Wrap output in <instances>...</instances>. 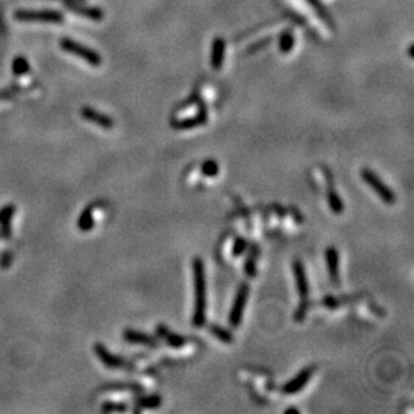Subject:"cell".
Instances as JSON below:
<instances>
[{
    "instance_id": "obj_1",
    "label": "cell",
    "mask_w": 414,
    "mask_h": 414,
    "mask_svg": "<svg viewBox=\"0 0 414 414\" xmlns=\"http://www.w3.org/2000/svg\"><path fill=\"white\" fill-rule=\"evenodd\" d=\"M193 280H195V312L193 324L201 327L205 323L207 310V283H205V268L203 260L197 258L193 260Z\"/></svg>"
},
{
    "instance_id": "obj_2",
    "label": "cell",
    "mask_w": 414,
    "mask_h": 414,
    "mask_svg": "<svg viewBox=\"0 0 414 414\" xmlns=\"http://www.w3.org/2000/svg\"><path fill=\"white\" fill-rule=\"evenodd\" d=\"M292 271H294L295 280H296V288H298L299 295H300V304H299L298 310L295 311L294 319L295 322H302L304 316H306L307 310H308V292H310L308 279H307L303 264L299 260H295L292 263Z\"/></svg>"
},
{
    "instance_id": "obj_3",
    "label": "cell",
    "mask_w": 414,
    "mask_h": 414,
    "mask_svg": "<svg viewBox=\"0 0 414 414\" xmlns=\"http://www.w3.org/2000/svg\"><path fill=\"white\" fill-rule=\"evenodd\" d=\"M361 176H362L363 181L377 193V196L382 200L383 203L387 204V205H393V204L395 203V199H397V197H395L394 192L391 191L390 188L387 187L386 184L383 183L382 180L379 179L378 176L375 175L371 169H369V168L362 169Z\"/></svg>"
},
{
    "instance_id": "obj_4",
    "label": "cell",
    "mask_w": 414,
    "mask_h": 414,
    "mask_svg": "<svg viewBox=\"0 0 414 414\" xmlns=\"http://www.w3.org/2000/svg\"><path fill=\"white\" fill-rule=\"evenodd\" d=\"M248 295H250L248 284H241L237 294H236L235 302H233V306H232L231 312H229V318H228V322L232 327H237L241 322L244 310H245V304H247L248 300Z\"/></svg>"
},
{
    "instance_id": "obj_5",
    "label": "cell",
    "mask_w": 414,
    "mask_h": 414,
    "mask_svg": "<svg viewBox=\"0 0 414 414\" xmlns=\"http://www.w3.org/2000/svg\"><path fill=\"white\" fill-rule=\"evenodd\" d=\"M312 374H314V367H306V369H303L299 374L295 375L294 378L290 379V381L282 387L283 394L294 395L296 394V393H299L303 387L306 386L307 383L310 382Z\"/></svg>"
},
{
    "instance_id": "obj_6",
    "label": "cell",
    "mask_w": 414,
    "mask_h": 414,
    "mask_svg": "<svg viewBox=\"0 0 414 414\" xmlns=\"http://www.w3.org/2000/svg\"><path fill=\"white\" fill-rule=\"evenodd\" d=\"M97 357L101 359V362L104 363L105 366L110 367V369H122V367H128L129 363L125 361L124 358H121L118 355L112 354L110 351L101 343H97L94 346Z\"/></svg>"
},
{
    "instance_id": "obj_7",
    "label": "cell",
    "mask_w": 414,
    "mask_h": 414,
    "mask_svg": "<svg viewBox=\"0 0 414 414\" xmlns=\"http://www.w3.org/2000/svg\"><path fill=\"white\" fill-rule=\"evenodd\" d=\"M324 258H326L327 264V271L330 274L331 282L334 283L335 286L339 284V255L338 251L334 247H328L324 252Z\"/></svg>"
},
{
    "instance_id": "obj_8",
    "label": "cell",
    "mask_w": 414,
    "mask_h": 414,
    "mask_svg": "<svg viewBox=\"0 0 414 414\" xmlns=\"http://www.w3.org/2000/svg\"><path fill=\"white\" fill-rule=\"evenodd\" d=\"M62 46L64 47V50H67V51L72 52V54H76V55L85 58V59L88 60L89 63H92V64L101 63L100 56L97 55L96 52L92 51V50H88V48L80 47L79 44L74 43V42H71V40H63V42H62Z\"/></svg>"
},
{
    "instance_id": "obj_9",
    "label": "cell",
    "mask_w": 414,
    "mask_h": 414,
    "mask_svg": "<svg viewBox=\"0 0 414 414\" xmlns=\"http://www.w3.org/2000/svg\"><path fill=\"white\" fill-rule=\"evenodd\" d=\"M124 338L125 341H128L130 343H137V345H145V346H150V347H155L158 346V342L155 341L153 337L150 335L145 334V333H141V331L137 330H125L124 331Z\"/></svg>"
},
{
    "instance_id": "obj_10",
    "label": "cell",
    "mask_w": 414,
    "mask_h": 414,
    "mask_svg": "<svg viewBox=\"0 0 414 414\" xmlns=\"http://www.w3.org/2000/svg\"><path fill=\"white\" fill-rule=\"evenodd\" d=\"M155 333L158 335L159 338L163 339L168 345H171L172 347H181L187 343V338H184L181 335L176 334L173 331H171L168 327L162 326V324H158L155 327Z\"/></svg>"
},
{
    "instance_id": "obj_11",
    "label": "cell",
    "mask_w": 414,
    "mask_h": 414,
    "mask_svg": "<svg viewBox=\"0 0 414 414\" xmlns=\"http://www.w3.org/2000/svg\"><path fill=\"white\" fill-rule=\"evenodd\" d=\"M15 213V207L10 204L0 209V235L8 239L11 237V219Z\"/></svg>"
},
{
    "instance_id": "obj_12",
    "label": "cell",
    "mask_w": 414,
    "mask_h": 414,
    "mask_svg": "<svg viewBox=\"0 0 414 414\" xmlns=\"http://www.w3.org/2000/svg\"><path fill=\"white\" fill-rule=\"evenodd\" d=\"M82 116H84L88 121L96 122L98 126H101V128L104 129H112L113 126H114L112 118H109L108 116H104V114H101V113L96 112V110H93V109L85 108L84 110H82Z\"/></svg>"
},
{
    "instance_id": "obj_13",
    "label": "cell",
    "mask_w": 414,
    "mask_h": 414,
    "mask_svg": "<svg viewBox=\"0 0 414 414\" xmlns=\"http://www.w3.org/2000/svg\"><path fill=\"white\" fill-rule=\"evenodd\" d=\"M93 213H94V205H89V207L80 213L79 219H78V228H79L80 231L89 232L93 227H94Z\"/></svg>"
},
{
    "instance_id": "obj_14",
    "label": "cell",
    "mask_w": 414,
    "mask_h": 414,
    "mask_svg": "<svg viewBox=\"0 0 414 414\" xmlns=\"http://www.w3.org/2000/svg\"><path fill=\"white\" fill-rule=\"evenodd\" d=\"M224 58V40L217 38L213 43V52H212V66L215 68H220L223 66Z\"/></svg>"
},
{
    "instance_id": "obj_15",
    "label": "cell",
    "mask_w": 414,
    "mask_h": 414,
    "mask_svg": "<svg viewBox=\"0 0 414 414\" xmlns=\"http://www.w3.org/2000/svg\"><path fill=\"white\" fill-rule=\"evenodd\" d=\"M327 200H328V205H330L333 213H335V215H342L343 209H345V205H343L341 196H339L334 189H331V191L328 192Z\"/></svg>"
},
{
    "instance_id": "obj_16",
    "label": "cell",
    "mask_w": 414,
    "mask_h": 414,
    "mask_svg": "<svg viewBox=\"0 0 414 414\" xmlns=\"http://www.w3.org/2000/svg\"><path fill=\"white\" fill-rule=\"evenodd\" d=\"M209 331H211L212 334L215 335L219 341H221V342L228 343V345L233 342V335H232L228 330L223 328V327L217 326V324H212V326H209Z\"/></svg>"
},
{
    "instance_id": "obj_17",
    "label": "cell",
    "mask_w": 414,
    "mask_h": 414,
    "mask_svg": "<svg viewBox=\"0 0 414 414\" xmlns=\"http://www.w3.org/2000/svg\"><path fill=\"white\" fill-rule=\"evenodd\" d=\"M161 402H162V398L157 394L146 395V397H142L141 399H138L139 406L146 407V409H155V407H159L161 406Z\"/></svg>"
},
{
    "instance_id": "obj_18",
    "label": "cell",
    "mask_w": 414,
    "mask_h": 414,
    "mask_svg": "<svg viewBox=\"0 0 414 414\" xmlns=\"http://www.w3.org/2000/svg\"><path fill=\"white\" fill-rule=\"evenodd\" d=\"M219 163L216 162L215 159H207V161L201 165V172H203V175L207 176V177H211V179L219 175Z\"/></svg>"
},
{
    "instance_id": "obj_19",
    "label": "cell",
    "mask_w": 414,
    "mask_h": 414,
    "mask_svg": "<svg viewBox=\"0 0 414 414\" xmlns=\"http://www.w3.org/2000/svg\"><path fill=\"white\" fill-rule=\"evenodd\" d=\"M19 16H26V18H22V19H30V20H59V16L55 15V14H48V12H44V14H32V12H26V14H19Z\"/></svg>"
},
{
    "instance_id": "obj_20",
    "label": "cell",
    "mask_w": 414,
    "mask_h": 414,
    "mask_svg": "<svg viewBox=\"0 0 414 414\" xmlns=\"http://www.w3.org/2000/svg\"><path fill=\"white\" fill-rule=\"evenodd\" d=\"M256 259H258V251L254 252V250H252V252L250 254V258L247 260V264H245V272L251 278H254L256 275Z\"/></svg>"
},
{
    "instance_id": "obj_21",
    "label": "cell",
    "mask_w": 414,
    "mask_h": 414,
    "mask_svg": "<svg viewBox=\"0 0 414 414\" xmlns=\"http://www.w3.org/2000/svg\"><path fill=\"white\" fill-rule=\"evenodd\" d=\"M292 46H294V36L291 35V32H284L282 35V39H280L282 52H290Z\"/></svg>"
},
{
    "instance_id": "obj_22",
    "label": "cell",
    "mask_w": 414,
    "mask_h": 414,
    "mask_svg": "<svg viewBox=\"0 0 414 414\" xmlns=\"http://www.w3.org/2000/svg\"><path fill=\"white\" fill-rule=\"evenodd\" d=\"M105 413H110V411H124L126 410V405L124 403H114V402H106L101 409Z\"/></svg>"
},
{
    "instance_id": "obj_23",
    "label": "cell",
    "mask_w": 414,
    "mask_h": 414,
    "mask_svg": "<svg viewBox=\"0 0 414 414\" xmlns=\"http://www.w3.org/2000/svg\"><path fill=\"white\" fill-rule=\"evenodd\" d=\"M247 248V240L244 239H236L235 244H233V248H232V252L235 256H240L245 251Z\"/></svg>"
},
{
    "instance_id": "obj_24",
    "label": "cell",
    "mask_w": 414,
    "mask_h": 414,
    "mask_svg": "<svg viewBox=\"0 0 414 414\" xmlns=\"http://www.w3.org/2000/svg\"><path fill=\"white\" fill-rule=\"evenodd\" d=\"M11 260H12L11 252H6V254L3 255V258H2V260H0V263H2V267H3V268L8 267V266L11 264Z\"/></svg>"
},
{
    "instance_id": "obj_25",
    "label": "cell",
    "mask_w": 414,
    "mask_h": 414,
    "mask_svg": "<svg viewBox=\"0 0 414 414\" xmlns=\"http://www.w3.org/2000/svg\"><path fill=\"white\" fill-rule=\"evenodd\" d=\"M286 413H299L298 409H295V407H291V409H287Z\"/></svg>"
}]
</instances>
